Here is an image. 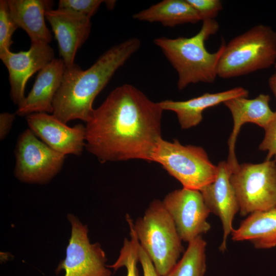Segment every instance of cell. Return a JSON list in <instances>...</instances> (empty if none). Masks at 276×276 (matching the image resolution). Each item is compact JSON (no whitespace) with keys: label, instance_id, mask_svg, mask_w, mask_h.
<instances>
[{"label":"cell","instance_id":"cell-1","mask_svg":"<svg viewBox=\"0 0 276 276\" xmlns=\"http://www.w3.org/2000/svg\"><path fill=\"white\" fill-rule=\"evenodd\" d=\"M163 111L158 102L134 86H119L95 109L86 123L85 148L101 163L130 159L152 162L162 139Z\"/></svg>","mask_w":276,"mask_h":276},{"label":"cell","instance_id":"cell-2","mask_svg":"<svg viewBox=\"0 0 276 276\" xmlns=\"http://www.w3.org/2000/svg\"><path fill=\"white\" fill-rule=\"evenodd\" d=\"M140 46L138 38L128 39L110 48L86 70L76 64L65 67L54 100L52 114L65 124L75 119L89 122L96 97Z\"/></svg>","mask_w":276,"mask_h":276},{"label":"cell","instance_id":"cell-3","mask_svg":"<svg viewBox=\"0 0 276 276\" xmlns=\"http://www.w3.org/2000/svg\"><path fill=\"white\" fill-rule=\"evenodd\" d=\"M202 22L199 31L192 37H161L153 40L177 72L179 90L192 83H212L218 76V64L225 44L222 43L216 52L208 51L205 41L217 32L219 27L215 19Z\"/></svg>","mask_w":276,"mask_h":276},{"label":"cell","instance_id":"cell-4","mask_svg":"<svg viewBox=\"0 0 276 276\" xmlns=\"http://www.w3.org/2000/svg\"><path fill=\"white\" fill-rule=\"evenodd\" d=\"M133 227L139 243L160 276L174 267L183 251L174 223L162 201L151 202Z\"/></svg>","mask_w":276,"mask_h":276},{"label":"cell","instance_id":"cell-5","mask_svg":"<svg viewBox=\"0 0 276 276\" xmlns=\"http://www.w3.org/2000/svg\"><path fill=\"white\" fill-rule=\"evenodd\" d=\"M276 60V32L258 25L224 45L217 67L223 79L242 76L269 68Z\"/></svg>","mask_w":276,"mask_h":276},{"label":"cell","instance_id":"cell-6","mask_svg":"<svg viewBox=\"0 0 276 276\" xmlns=\"http://www.w3.org/2000/svg\"><path fill=\"white\" fill-rule=\"evenodd\" d=\"M152 162L159 164L183 188L200 191L213 182L217 166L200 146L183 145L178 140H160L152 156Z\"/></svg>","mask_w":276,"mask_h":276},{"label":"cell","instance_id":"cell-7","mask_svg":"<svg viewBox=\"0 0 276 276\" xmlns=\"http://www.w3.org/2000/svg\"><path fill=\"white\" fill-rule=\"evenodd\" d=\"M239 205L246 216L276 206V163L265 160L259 164L243 163L231 176Z\"/></svg>","mask_w":276,"mask_h":276},{"label":"cell","instance_id":"cell-8","mask_svg":"<svg viewBox=\"0 0 276 276\" xmlns=\"http://www.w3.org/2000/svg\"><path fill=\"white\" fill-rule=\"evenodd\" d=\"M15 156V176L24 182L39 184L48 183L55 177L65 158V155L39 141L30 129L19 136Z\"/></svg>","mask_w":276,"mask_h":276},{"label":"cell","instance_id":"cell-9","mask_svg":"<svg viewBox=\"0 0 276 276\" xmlns=\"http://www.w3.org/2000/svg\"><path fill=\"white\" fill-rule=\"evenodd\" d=\"M67 219L72 226L71 236L66 257L59 263L56 273L64 270V276H111L101 245L90 243L87 226L73 214H68Z\"/></svg>","mask_w":276,"mask_h":276},{"label":"cell","instance_id":"cell-10","mask_svg":"<svg viewBox=\"0 0 276 276\" xmlns=\"http://www.w3.org/2000/svg\"><path fill=\"white\" fill-rule=\"evenodd\" d=\"M182 241L189 243L208 232L211 213L199 190L185 188L169 193L162 201Z\"/></svg>","mask_w":276,"mask_h":276},{"label":"cell","instance_id":"cell-11","mask_svg":"<svg viewBox=\"0 0 276 276\" xmlns=\"http://www.w3.org/2000/svg\"><path fill=\"white\" fill-rule=\"evenodd\" d=\"M0 58L8 71L10 98L18 106L26 97L25 86L30 77L55 58L53 49L49 44L31 43L28 51H6L0 53Z\"/></svg>","mask_w":276,"mask_h":276},{"label":"cell","instance_id":"cell-12","mask_svg":"<svg viewBox=\"0 0 276 276\" xmlns=\"http://www.w3.org/2000/svg\"><path fill=\"white\" fill-rule=\"evenodd\" d=\"M30 129L55 151L80 155L86 146V128L81 124L68 127L54 115L33 113L26 116Z\"/></svg>","mask_w":276,"mask_h":276},{"label":"cell","instance_id":"cell-13","mask_svg":"<svg viewBox=\"0 0 276 276\" xmlns=\"http://www.w3.org/2000/svg\"><path fill=\"white\" fill-rule=\"evenodd\" d=\"M215 180L204 187L200 191L210 211L221 221L223 238L219 249H226V242L234 228L233 222L236 214L239 212L238 200L231 182L232 172L226 162L219 163Z\"/></svg>","mask_w":276,"mask_h":276},{"label":"cell","instance_id":"cell-14","mask_svg":"<svg viewBox=\"0 0 276 276\" xmlns=\"http://www.w3.org/2000/svg\"><path fill=\"white\" fill-rule=\"evenodd\" d=\"M45 17L57 40L60 56L65 67L72 66L77 51L89 36L90 19L58 9L47 10Z\"/></svg>","mask_w":276,"mask_h":276},{"label":"cell","instance_id":"cell-15","mask_svg":"<svg viewBox=\"0 0 276 276\" xmlns=\"http://www.w3.org/2000/svg\"><path fill=\"white\" fill-rule=\"evenodd\" d=\"M270 97L261 94L254 99L240 97L231 99L223 104L229 110L233 120L232 132L228 140V158L226 163L232 173L239 167L235 154V145L242 126L254 123L264 129L271 120L274 112L269 106Z\"/></svg>","mask_w":276,"mask_h":276},{"label":"cell","instance_id":"cell-16","mask_svg":"<svg viewBox=\"0 0 276 276\" xmlns=\"http://www.w3.org/2000/svg\"><path fill=\"white\" fill-rule=\"evenodd\" d=\"M65 69L62 59L54 58L39 71L31 90L18 106L16 114L27 116L38 112L53 113L54 100Z\"/></svg>","mask_w":276,"mask_h":276},{"label":"cell","instance_id":"cell-17","mask_svg":"<svg viewBox=\"0 0 276 276\" xmlns=\"http://www.w3.org/2000/svg\"><path fill=\"white\" fill-rule=\"evenodd\" d=\"M248 91L237 87L216 93H206L201 96L186 101L166 100L158 102L163 110L176 113L181 128L187 129L198 125L202 120L203 111L232 98L247 97Z\"/></svg>","mask_w":276,"mask_h":276},{"label":"cell","instance_id":"cell-18","mask_svg":"<svg viewBox=\"0 0 276 276\" xmlns=\"http://www.w3.org/2000/svg\"><path fill=\"white\" fill-rule=\"evenodd\" d=\"M10 15L18 28L29 36L31 43L49 44L52 35L45 22V12L52 9L48 0H7Z\"/></svg>","mask_w":276,"mask_h":276},{"label":"cell","instance_id":"cell-19","mask_svg":"<svg viewBox=\"0 0 276 276\" xmlns=\"http://www.w3.org/2000/svg\"><path fill=\"white\" fill-rule=\"evenodd\" d=\"M231 235L233 241H249L257 249L275 247L276 206L249 215Z\"/></svg>","mask_w":276,"mask_h":276},{"label":"cell","instance_id":"cell-20","mask_svg":"<svg viewBox=\"0 0 276 276\" xmlns=\"http://www.w3.org/2000/svg\"><path fill=\"white\" fill-rule=\"evenodd\" d=\"M132 17L140 21L159 22L169 27L201 20L187 0H164L134 14Z\"/></svg>","mask_w":276,"mask_h":276},{"label":"cell","instance_id":"cell-21","mask_svg":"<svg viewBox=\"0 0 276 276\" xmlns=\"http://www.w3.org/2000/svg\"><path fill=\"white\" fill-rule=\"evenodd\" d=\"M206 246L201 236L188 243L181 258L166 276H204Z\"/></svg>","mask_w":276,"mask_h":276},{"label":"cell","instance_id":"cell-22","mask_svg":"<svg viewBox=\"0 0 276 276\" xmlns=\"http://www.w3.org/2000/svg\"><path fill=\"white\" fill-rule=\"evenodd\" d=\"M127 222L130 229V239L125 238L118 259L113 264L107 265V267L112 268L114 271L121 267H125L127 269V276H140L137 267V263L139 262V241L133 229L132 220L128 219Z\"/></svg>","mask_w":276,"mask_h":276},{"label":"cell","instance_id":"cell-23","mask_svg":"<svg viewBox=\"0 0 276 276\" xmlns=\"http://www.w3.org/2000/svg\"><path fill=\"white\" fill-rule=\"evenodd\" d=\"M18 28L9 12L7 0L0 1V53L10 50L12 36Z\"/></svg>","mask_w":276,"mask_h":276},{"label":"cell","instance_id":"cell-24","mask_svg":"<svg viewBox=\"0 0 276 276\" xmlns=\"http://www.w3.org/2000/svg\"><path fill=\"white\" fill-rule=\"evenodd\" d=\"M104 2L101 0H60L57 9L90 19Z\"/></svg>","mask_w":276,"mask_h":276},{"label":"cell","instance_id":"cell-25","mask_svg":"<svg viewBox=\"0 0 276 276\" xmlns=\"http://www.w3.org/2000/svg\"><path fill=\"white\" fill-rule=\"evenodd\" d=\"M198 13L201 20L213 19L222 9L219 0H187Z\"/></svg>","mask_w":276,"mask_h":276},{"label":"cell","instance_id":"cell-26","mask_svg":"<svg viewBox=\"0 0 276 276\" xmlns=\"http://www.w3.org/2000/svg\"><path fill=\"white\" fill-rule=\"evenodd\" d=\"M264 130V137L259 148L261 151H267L266 160H271L273 157L276 159V111Z\"/></svg>","mask_w":276,"mask_h":276},{"label":"cell","instance_id":"cell-27","mask_svg":"<svg viewBox=\"0 0 276 276\" xmlns=\"http://www.w3.org/2000/svg\"><path fill=\"white\" fill-rule=\"evenodd\" d=\"M139 260L142 267L143 276H160L156 271L151 260L141 246H138Z\"/></svg>","mask_w":276,"mask_h":276},{"label":"cell","instance_id":"cell-28","mask_svg":"<svg viewBox=\"0 0 276 276\" xmlns=\"http://www.w3.org/2000/svg\"><path fill=\"white\" fill-rule=\"evenodd\" d=\"M15 114L8 112L0 114V139L3 140L9 134L15 119Z\"/></svg>","mask_w":276,"mask_h":276},{"label":"cell","instance_id":"cell-29","mask_svg":"<svg viewBox=\"0 0 276 276\" xmlns=\"http://www.w3.org/2000/svg\"><path fill=\"white\" fill-rule=\"evenodd\" d=\"M268 85L276 99V72L269 77Z\"/></svg>","mask_w":276,"mask_h":276},{"label":"cell","instance_id":"cell-30","mask_svg":"<svg viewBox=\"0 0 276 276\" xmlns=\"http://www.w3.org/2000/svg\"><path fill=\"white\" fill-rule=\"evenodd\" d=\"M116 1H104V3H106V6L108 8L110 7L112 8L114 6Z\"/></svg>","mask_w":276,"mask_h":276},{"label":"cell","instance_id":"cell-31","mask_svg":"<svg viewBox=\"0 0 276 276\" xmlns=\"http://www.w3.org/2000/svg\"><path fill=\"white\" fill-rule=\"evenodd\" d=\"M275 68H276V64L275 65Z\"/></svg>","mask_w":276,"mask_h":276}]
</instances>
